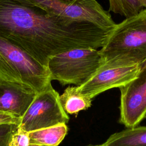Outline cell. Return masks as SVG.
Segmentation results:
<instances>
[{"mask_svg": "<svg viewBox=\"0 0 146 146\" xmlns=\"http://www.w3.org/2000/svg\"><path fill=\"white\" fill-rule=\"evenodd\" d=\"M110 32L51 15L25 0H0V36L46 67L50 58L68 50L101 48Z\"/></svg>", "mask_w": 146, "mask_h": 146, "instance_id": "6da1fadb", "label": "cell"}, {"mask_svg": "<svg viewBox=\"0 0 146 146\" xmlns=\"http://www.w3.org/2000/svg\"><path fill=\"white\" fill-rule=\"evenodd\" d=\"M99 51L105 64L142 63L146 58V9L116 24Z\"/></svg>", "mask_w": 146, "mask_h": 146, "instance_id": "7a4b0ae2", "label": "cell"}, {"mask_svg": "<svg viewBox=\"0 0 146 146\" xmlns=\"http://www.w3.org/2000/svg\"><path fill=\"white\" fill-rule=\"evenodd\" d=\"M0 79L31 88L36 94L51 86L48 68L25 50L0 36Z\"/></svg>", "mask_w": 146, "mask_h": 146, "instance_id": "3957f363", "label": "cell"}, {"mask_svg": "<svg viewBox=\"0 0 146 146\" xmlns=\"http://www.w3.org/2000/svg\"><path fill=\"white\" fill-rule=\"evenodd\" d=\"M104 63L99 50L92 48H79L51 56L47 67L51 80L62 85L79 86L88 80Z\"/></svg>", "mask_w": 146, "mask_h": 146, "instance_id": "277c9868", "label": "cell"}, {"mask_svg": "<svg viewBox=\"0 0 146 146\" xmlns=\"http://www.w3.org/2000/svg\"><path fill=\"white\" fill-rule=\"evenodd\" d=\"M60 18L91 23L106 31L116 25L110 13L96 0H25Z\"/></svg>", "mask_w": 146, "mask_h": 146, "instance_id": "5b68a950", "label": "cell"}, {"mask_svg": "<svg viewBox=\"0 0 146 146\" xmlns=\"http://www.w3.org/2000/svg\"><path fill=\"white\" fill-rule=\"evenodd\" d=\"M69 119L61 106L59 93L50 86L36 94L22 117L18 128L29 133L60 124H66Z\"/></svg>", "mask_w": 146, "mask_h": 146, "instance_id": "8992f818", "label": "cell"}, {"mask_svg": "<svg viewBox=\"0 0 146 146\" xmlns=\"http://www.w3.org/2000/svg\"><path fill=\"white\" fill-rule=\"evenodd\" d=\"M119 89V122L127 128L137 127L146 117V67Z\"/></svg>", "mask_w": 146, "mask_h": 146, "instance_id": "52a82bcc", "label": "cell"}, {"mask_svg": "<svg viewBox=\"0 0 146 146\" xmlns=\"http://www.w3.org/2000/svg\"><path fill=\"white\" fill-rule=\"evenodd\" d=\"M139 71V64H103L88 80L77 86V89L81 95L92 99L107 90L127 84L136 78Z\"/></svg>", "mask_w": 146, "mask_h": 146, "instance_id": "ba28073f", "label": "cell"}, {"mask_svg": "<svg viewBox=\"0 0 146 146\" xmlns=\"http://www.w3.org/2000/svg\"><path fill=\"white\" fill-rule=\"evenodd\" d=\"M36 94L27 86L0 79V111L22 118Z\"/></svg>", "mask_w": 146, "mask_h": 146, "instance_id": "9c48e42d", "label": "cell"}, {"mask_svg": "<svg viewBox=\"0 0 146 146\" xmlns=\"http://www.w3.org/2000/svg\"><path fill=\"white\" fill-rule=\"evenodd\" d=\"M95 146H146V126L127 128L111 135L104 143Z\"/></svg>", "mask_w": 146, "mask_h": 146, "instance_id": "30bf717a", "label": "cell"}, {"mask_svg": "<svg viewBox=\"0 0 146 146\" xmlns=\"http://www.w3.org/2000/svg\"><path fill=\"white\" fill-rule=\"evenodd\" d=\"M67 131L66 124H60L29 132L30 144L58 146L66 136Z\"/></svg>", "mask_w": 146, "mask_h": 146, "instance_id": "8fae6325", "label": "cell"}, {"mask_svg": "<svg viewBox=\"0 0 146 146\" xmlns=\"http://www.w3.org/2000/svg\"><path fill=\"white\" fill-rule=\"evenodd\" d=\"M91 99L81 95L77 86H68L63 93L59 95L61 106L67 114H78L79 112L86 110L91 106Z\"/></svg>", "mask_w": 146, "mask_h": 146, "instance_id": "7c38bea8", "label": "cell"}, {"mask_svg": "<svg viewBox=\"0 0 146 146\" xmlns=\"http://www.w3.org/2000/svg\"><path fill=\"white\" fill-rule=\"evenodd\" d=\"M109 11L128 18L143 10L139 0H108Z\"/></svg>", "mask_w": 146, "mask_h": 146, "instance_id": "4fadbf2b", "label": "cell"}, {"mask_svg": "<svg viewBox=\"0 0 146 146\" xmlns=\"http://www.w3.org/2000/svg\"><path fill=\"white\" fill-rule=\"evenodd\" d=\"M8 146H30L29 133L18 127L11 135Z\"/></svg>", "mask_w": 146, "mask_h": 146, "instance_id": "5bb4252c", "label": "cell"}, {"mask_svg": "<svg viewBox=\"0 0 146 146\" xmlns=\"http://www.w3.org/2000/svg\"><path fill=\"white\" fill-rule=\"evenodd\" d=\"M18 127V125L14 124H0V146H8L11 135Z\"/></svg>", "mask_w": 146, "mask_h": 146, "instance_id": "9a60e30c", "label": "cell"}, {"mask_svg": "<svg viewBox=\"0 0 146 146\" xmlns=\"http://www.w3.org/2000/svg\"><path fill=\"white\" fill-rule=\"evenodd\" d=\"M21 118L17 117L10 114L0 111V124H14L19 125Z\"/></svg>", "mask_w": 146, "mask_h": 146, "instance_id": "2e32d148", "label": "cell"}, {"mask_svg": "<svg viewBox=\"0 0 146 146\" xmlns=\"http://www.w3.org/2000/svg\"><path fill=\"white\" fill-rule=\"evenodd\" d=\"M139 67L140 70H142V69H143V68H144L146 67V58H145V59L142 63H141L139 65Z\"/></svg>", "mask_w": 146, "mask_h": 146, "instance_id": "e0dca14e", "label": "cell"}, {"mask_svg": "<svg viewBox=\"0 0 146 146\" xmlns=\"http://www.w3.org/2000/svg\"><path fill=\"white\" fill-rule=\"evenodd\" d=\"M141 5L143 7H144L146 8V0H139Z\"/></svg>", "mask_w": 146, "mask_h": 146, "instance_id": "ac0fdd59", "label": "cell"}, {"mask_svg": "<svg viewBox=\"0 0 146 146\" xmlns=\"http://www.w3.org/2000/svg\"><path fill=\"white\" fill-rule=\"evenodd\" d=\"M30 146H38L37 145H34V144H30Z\"/></svg>", "mask_w": 146, "mask_h": 146, "instance_id": "d6986e66", "label": "cell"}, {"mask_svg": "<svg viewBox=\"0 0 146 146\" xmlns=\"http://www.w3.org/2000/svg\"><path fill=\"white\" fill-rule=\"evenodd\" d=\"M87 146H95V145H87Z\"/></svg>", "mask_w": 146, "mask_h": 146, "instance_id": "ffe728a7", "label": "cell"}, {"mask_svg": "<svg viewBox=\"0 0 146 146\" xmlns=\"http://www.w3.org/2000/svg\"><path fill=\"white\" fill-rule=\"evenodd\" d=\"M38 146H48V145H38Z\"/></svg>", "mask_w": 146, "mask_h": 146, "instance_id": "44dd1931", "label": "cell"}]
</instances>
